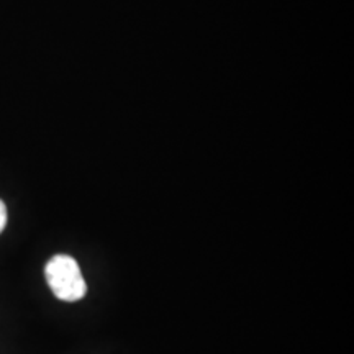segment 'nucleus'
<instances>
[{"label": "nucleus", "instance_id": "f257e3e1", "mask_svg": "<svg viewBox=\"0 0 354 354\" xmlns=\"http://www.w3.org/2000/svg\"><path fill=\"white\" fill-rule=\"evenodd\" d=\"M48 286L63 302H77L87 294V284L77 261L68 254H57L44 268Z\"/></svg>", "mask_w": 354, "mask_h": 354}, {"label": "nucleus", "instance_id": "f03ea898", "mask_svg": "<svg viewBox=\"0 0 354 354\" xmlns=\"http://www.w3.org/2000/svg\"><path fill=\"white\" fill-rule=\"evenodd\" d=\"M6 225H7V207L6 203L0 201V233L3 232Z\"/></svg>", "mask_w": 354, "mask_h": 354}]
</instances>
